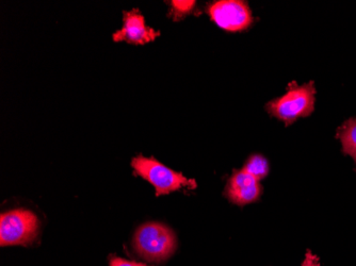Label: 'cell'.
Instances as JSON below:
<instances>
[{"label":"cell","instance_id":"cell-5","mask_svg":"<svg viewBox=\"0 0 356 266\" xmlns=\"http://www.w3.org/2000/svg\"><path fill=\"white\" fill-rule=\"evenodd\" d=\"M210 17L222 29L227 31H242L252 22L251 10L247 3L239 0H221L208 7Z\"/></svg>","mask_w":356,"mask_h":266},{"label":"cell","instance_id":"cell-2","mask_svg":"<svg viewBox=\"0 0 356 266\" xmlns=\"http://www.w3.org/2000/svg\"><path fill=\"white\" fill-rule=\"evenodd\" d=\"M315 94L313 81L301 87L296 82H291L287 93L268 103L267 110L271 115L281 119L286 125H290L296 119L313 113L315 109Z\"/></svg>","mask_w":356,"mask_h":266},{"label":"cell","instance_id":"cell-11","mask_svg":"<svg viewBox=\"0 0 356 266\" xmlns=\"http://www.w3.org/2000/svg\"><path fill=\"white\" fill-rule=\"evenodd\" d=\"M110 266H149L147 264L139 263V262L129 261L123 258L111 257L109 260Z\"/></svg>","mask_w":356,"mask_h":266},{"label":"cell","instance_id":"cell-4","mask_svg":"<svg viewBox=\"0 0 356 266\" xmlns=\"http://www.w3.org/2000/svg\"><path fill=\"white\" fill-rule=\"evenodd\" d=\"M39 219L29 210L15 209L0 216V245H26L37 237Z\"/></svg>","mask_w":356,"mask_h":266},{"label":"cell","instance_id":"cell-8","mask_svg":"<svg viewBox=\"0 0 356 266\" xmlns=\"http://www.w3.org/2000/svg\"><path fill=\"white\" fill-rule=\"evenodd\" d=\"M337 138L343 144V153L353 158L356 162V119L346 122L338 129Z\"/></svg>","mask_w":356,"mask_h":266},{"label":"cell","instance_id":"cell-9","mask_svg":"<svg viewBox=\"0 0 356 266\" xmlns=\"http://www.w3.org/2000/svg\"><path fill=\"white\" fill-rule=\"evenodd\" d=\"M242 171L261 181L269 173V164L263 156L254 155L248 160Z\"/></svg>","mask_w":356,"mask_h":266},{"label":"cell","instance_id":"cell-10","mask_svg":"<svg viewBox=\"0 0 356 266\" xmlns=\"http://www.w3.org/2000/svg\"><path fill=\"white\" fill-rule=\"evenodd\" d=\"M172 11L175 15V19L183 17L186 14L190 13L195 6V1H172Z\"/></svg>","mask_w":356,"mask_h":266},{"label":"cell","instance_id":"cell-1","mask_svg":"<svg viewBox=\"0 0 356 266\" xmlns=\"http://www.w3.org/2000/svg\"><path fill=\"white\" fill-rule=\"evenodd\" d=\"M177 241L173 230L160 223H147L138 228L134 237L136 253L149 262H163L172 257Z\"/></svg>","mask_w":356,"mask_h":266},{"label":"cell","instance_id":"cell-12","mask_svg":"<svg viewBox=\"0 0 356 266\" xmlns=\"http://www.w3.org/2000/svg\"><path fill=\"white\" fill-rule=\"evenodd\" d=\"M302 266H320L319 258L314 255L311 251H307Z\"/></svg>","mask_w":356,"mask_h":266},{"label":"cell","instance_id":"cell-3","mask_svg":"<svg viewBox=\"0 0 356 266\" xmlns=\"http://www.w3.org/2000/svg\"><path fill=\"white\" fill-rule=\"evenodd\" d=\"M131 166L138 175L155 187L157 196L178 191L181 188L193 189L197 187L194 180L188 179L181 173L172 171L154 158H134Z\"/></svg>","mask_w":356,"mask_h":266},{"label":"cell","instance_id":"cell-7","mask_svg":"<svg viewBox=\"0 0 356 266\" xmlns=\"http://www.w3.org/2000/svg\"><path fill=\"white\" fill-rule=\"evenodd\" d=\"M263 188L257 179L245 172L237 171L229 178L226 185L225 195L232 203L245 206L261 197Z\"/></svg>","mask_w":356,"mask_h":266},{"label":"cell","instance_id":"cell-6","mask_svg":"<svg viewBox=\"0 0 356 266\" xmlns=\"http://www.w3.org/2000/svg\"><path fill=\"white\" fill-rule=\"evenodd\" d=\"M160 32L153 28L147 27L143 16L139 10L124 13V26L113 35V41H126L135 45H144L159 37Z\"/></svg>","mask_w":356,"mask_h":266}]
</instances>
